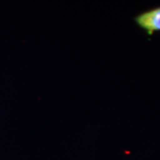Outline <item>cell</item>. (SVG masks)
Returning a JSON list of instances; mask_svg holds the SVG:
<instances>
[{
  "label": "cell",
  "mask_w": 160,
  "mask_h": 160,
  "mask_svg": "<svg viewBox=\"0 0 160 160\" xmlns=\"http://www.w3.org/2000/svg\"><path fill=\"white\" fill-rule=\"evenodd\" d=\"M135 22L149 36L160 31V6L142 12L135 17Z\"/></svg>",
  "instance_id": "obj_1"
}]
</instances>
